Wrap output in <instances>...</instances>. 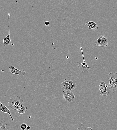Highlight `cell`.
I'll return each mask as SVG.
<instances>
[{
	"mask_svg": "<svg viewBox=\"0 0 117 130\" xmlns=\"http://www.w3.org/2000/svg\"><path fill=\"white\" fill-rule=\"evenodd\" d=\"M106 78L109 80V84L107 85L109 90L114 93L117 88V73L111 72L106 76Z\"/></svg>",
	"mask_w": 117,
	"mask_h": 130,
	"instance_id": "obj_1",
	"label": "cell"
},
{
	"mask_svg": "<svg viewBox=\"0 0 117 130\" xmlns=\"http://www.w3.org/2000/svg\"><path fill=\"white\" fill-rule=\"evenodd\" d=\"M24 103L20 96L12 95L8 101L7 104L12 110H16V107L18 105Z\"/></svg>",
	"mask_w": 117,
	"mask_h": 130,
	"instance_id": "obj_2",
	"label": "cell"
},
{
	"mask_svg": "<svg viewBox=\"0 0 117 130\" xmlns=\"http://www.w3.org/2000/svg\"><path fill=\"white\" fill-rule=\"evenodd\" d=\"M62 88L66 90H70L74 89L76 87V83L70 80H64L61 84Z\"/></svg>",
	"mask_w": 117,
	"mask_h": 130,
	"instance_id": "obj_3",
	"label": "cell"
},
{
	"mask_svg": "<svg viewBox=\"0 0 117 130\" xmlns=\"http://www.w3.org/2000/svg\"><path fill=\"white\" fill-rule=\"evenodd\" d=\"M80 49L82 53L83 62L81 63L79 62H77V65L81 72H88L91 68V67L88 66L86 62L82 48L81 47Z\"/></svg>",
	"mask_w": 117,
	"mask_h": 130,
	"instance_id": "obj_4",
	"label": "cell"
},
{
	"mask_svg": "<svg viewBox=\"0 0 117 130\" xmlns=\"http://www.w3.org/2000/svg\"><path fill=\"white\" fill-rule=\"evenodd\" d=\"M109 39L108 37H105L104 36L101 35L95 43L96 46L102 47H107L109 43Z\"/></svg>",
	"mask_w": 117,
	"mask_h": 130,
	"instance_id": "obj_5",
	"label": "cell"
},
{
	"mask_svg": "<svg viewBox=\"0 0 117 130\" xmlns=\"http://www.w3.org/2000/svg\"><path fill=\"white\" fill-rule=\"evenodd\" d=\"M63 97L66 101L68 102H73L75 99L74 94L70 90H63Z\"/></svg>",
	"mask_w": 117,
	"mask_h": 130,
	"instance_id": "obj_6",
	"label": "cell"
},
{
	"mask_svg": "<svg viewBox=\"0 0 117 130\" xmlns=\"http://www.w3.org/2000/svg\"><path fill=\"white\" fill-rule=\"evenodd\" d=\"M108 87L104 82L102 80H101V83L99 86V89L101 91L100 94L103 96H106L108 95L109 92L106 90Z\"/></svg>",
	"mask_w": 117,
	"mask_h": 130,
	"instance_id": "obj_7",
	"label": "cell"
},
{
	"mask_svg": "<svg viewBox=\"0 0 117 130\" xmlns=\"http://www.w3.org/2000/svg\"><path fill=\"white\" fill-rule=\"evenodd\" d=\"M11 72L14 74H18L19 76H23L26 74L25 71L23 70H20L13 67L12 64L10 65V67L9 68Z\"/></svg>",
	"mask_w": 117,
	"mask_h": 130,
	"instance_id": "obj_8",
	"label": "cell"
},
{
	"mask_svg": "<svg viewBox=\"0 0 117 130\" xmlns=\"http://www.w3.org/2000/svg\"><path fill=\"white\" fill-rule=\"evenodd\" d=\"M85 24L88 27L89 29H92L93 31L96 30L98 28V25L95 22L92 21L87 22Z\"/></svg>",
	"mask_w": 117,
	"mask_h": 130,
	"instance_id": "obj_9",
	"label": "cell"
},
{
	"mask_svg": "<svg viewBox=\"0 0 117 130\" xmlns=\"http://www.w3.org/2000/svg\"><path fill=\"white\" fill-rule=\"evenodd\" d=\"M0 110L4 113H6L10 115L12 121L13 122L14 120L12 117L10 113V112L9 109L5 106L2 104L0 107Z\"/></svg>",
	"mask_w": 117,
	"mask_h": 130,
	"instance_id": "obj_10",
	"label": "cell"
},
{
	"mask_svg": "<svg viewBox=\"0 0 117 130\" xmlns=\"http://www.w3.org/2000/svg\"><path fill=\"white\" fill-rule=\"evenodd\" d=\"M10 36L9 30L8 28V34L7 36L3 38V45L4 46H8L9 44L11 41V39L10 38Z\"/></svg>",
	"mask_w": 117,
	"mask_h": 130,
	"instance_id": "obj_11",
	"label": "cell"
},
{
	"mask_svg": "<svg viewBox=\"0 0 117 130\" xmlns=\"http://www.w3.org/2000/svg\"><path fill=\"white\" fill-rule=\"evenodd\" d=\"M27 107H25L23 105L22 107L17 110L19 115L22 116H23L24 113L27 111Z\"/></svg>",
	"mask_w": 117,
	"mask_h": 130,
	"instance_id": "obj_12",
	"label": "cell"
},
{
	"mask_svg": "<svg viewBox=\"0 0 117 130\" xmlns=\"http://www.w3.org/2000/svg\"><path fill=\"white\" fill-rule=\"evenodd\" d=\"M7 124L3 119L0 118V130H6L8 129L6 128Z\"/></svg>",
	"mask_w": 117,
	"mask_h": 130,
	"instance_id": "obj_13",
	"label": "cell"
},
{
	"mask_svg": "<svg viewBox=\"0 0 117 130\" xmlns=\"http://www.w3.org/2000/svg\"><path fill=\"white\" fill-rule=\"evenodd\" d=\"M78 130H92V129L91 128H89L83 122H82L80 128H78Z\"/></svg>",
	"mask_w": 117,
	"mask_h": 130,
	"instance_id": "obj_14",
	"label": "cell"
},
{
	"mask_svg": "<svg viewBox=\"0 0 117 130\" xmlns=\"http://www.w3.org/2000/svg\"><path fill=\"white\" fill-rule=\"evenodd\" d=\"M27 124H22L20 126V128L22 130H25L26 129Z\"/></svg>",
	"mask_w": 117,
	"mask_h": 130,
	"instance_id": "obj_15",
	"label": "cell"
},
{
	"mask_svg": "<svg viewBox=\"0 0 117 130\" xmlns=\"http://www.w3.org/2000/svg\"><path fill=\"white\" fill-rule=\"evenodd\" d=\"M23 106V104H21L18 105L16 107V110H18Z\"/></svg>",
	"mask_w": 117,
	"mask_h": 130,
	"instance_id": "obj_16",
	"label": "cell"
},
{
	"mask_svg": "<svg viewBox=\"0 0 117 130\" xmlns=\"http://www.w3.org/2000/svg\"><path fill=\"white\" fill-rule=\"evenodd\" d=\"M50 24L49 22L48 21H46L45 22V25L46 26H48Z\"/></svg>",
	"mask_w": 117,
	"mask_h": 130,
	"instance_id": "obj_17",
	"label": "cell"
},
{
	"mask_svg": "<svg viewBox=\"0 0 117 130\" xmlns=\"http://www.w3.org/2000/svg\"><path fill=\"white\" fill-rule=\"evenodd\" d=\"M30 128V127L29 126H27L26 129L27 130H29Z\"/></svg>",
	"mask_w": 117,
	"mask_h": 130,
	"instance_id": "obj_18",
	"label": "cell"
},
{
	"mask_svg": "<svg viewBox=\"0 0 117 130\" xmlns=\"http://www.w3.org/2000/svg\"><path fill=\"white\" fill-rule=\"evenodd\" d=\"M2 104L1 103L0 100V107L1 106V105Z\"/></svg>",
	"mask_w": 117,
	"mask_h": 130,
	"instance_id": "obj_19",
	"label": "cell"
},
{
	"mask_svg": "<svg viewBox=\"0 0 117 130\" xmlns=\"http://www.w3.org/2000/svg\"><path fill=\"white\" fill-rule=\"evenodd\" d=\"M14 45V44L13 43H12L11 44V45L12 46H13Z\"/></svg>",
	"mask_w": 117,
	"mask_h": 130,
	"instance_id": "obj_20",
	"label": "cell"
},
{
	"mask_svg": "<svg viewBox=\"0 0 117 130\" xmlns=\"http://www.w3.org/2000/svg\"><path fill=\"white\" fill-rule=\"evenodd\" d=\"M4 71V70H1V72H3V71Z\"/></svg>",
	"mask_w": 117,
	"mask_h": 130,
	"instance_id": "obj_21",
	"label": "cell"
},
{
	"mask_svg": "<svg viewBox=\"0 0 117 130\" xmlns=\"http://www.w3.org/2000/svg\"><path fill=\"white\" fill-rule=\"evenodd\" d=\"M66 58H68V56H67V57H66Z\"/></svg>",
	"mask_w": 117,
	"mask_h": 130,
	"instance_id": "obj_22",
	"label": "cell"
},
{
	"mask_svg": "<svg viewBox=\"0 0 117 130\" xmlns=\"http://www.w3.org/2000/svg\"><path fill=\"white\" fill-rule=\"evenodd\" d=\"M29 118H30L31 117H30V116H29Z\"/></svg>",
	"mask_w": 117,
	"mask_h": 130,
	"instance_id": "obj_23",
	"label": "cell"
}]
</instances>
